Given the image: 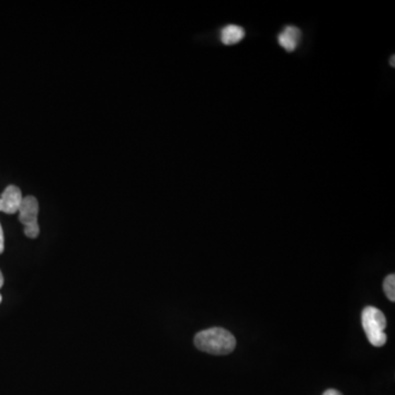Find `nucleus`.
I'll use <instances>...</instances> for the list:
<instances>
[{"instance_id": "obj_1", "label": "nucleus", "mask_w": 395, "mask_h": 395, "mask_svg": "<svg viewBox=\"0 0 395 395\" xmlns=\"http://www.w3.org/2000/svg\"><path fill=\"white\" fill-rule=\"evenodd\" d=\"M194 345L199 350L212 355H228L235 349V337L221 327L204 329L194 337Z\"/></svg>"}, {"instance_id": "obj_2", "label": "nucleus", "mask_w": 395, "mask_h": 395, "mask_svg": "<svg viewBox=\"0 0 395 395\" xmlns=\"http://www.w3.org/2000/svg\"><path fill=\"white\" fill-rule=\"evenodd\" d=\"M361 323L371 345L382 347L386 344L387 335L384 329L387 327V319L380 309L375 307H367L362 311Z\"/></svg>"}, {"instance_id": "obj_3", "label": "nucleus", "mask_w": 395, "mask_h": 395, "mask_svg": "<svg viewBox=\"0 0 395 395\" xmlns=\"http://www.w3.org/2000/svg\"><path fill=\"white\" fill-rule=\"evenodd\" d=\"M19 221L25 228V234L27 237L37 238L40 234L37 216H39V202L35 196H25L20 204Z\"/></svg>"}, {"instance_id": "obj_4", "label": "nucleus", "mask_w": 395, "mask_h": 395, "mask_svg": "<svg viewBox=\"0 0 395 395\" xmlns=\"http://www.w3.org/2000/svg\"><path fill=\"white\" fill-rule=\"evenodd\" d=\"M23 199L21 190L17 186L10 184L0 196V211L7 214L17 213Z\"/></svg>"}, {"instance_id": "obj_5", "label": "nucleus", "mask_w": 395, "mask_h": 395, "mask_svg": "<svg viewBox=\"0 0 395 395\" xmlns=\"http://www.w3.org/2000/svg\"><path fill=\"white\" fill-rule=\"evenodd\" d=\"M301 39H302V33L299 28L295 27V25H288L283 33L278 35V42H279L280 47L287 52L295 51Z\"/></svg>"}, {"instance_id": "obj_6", "label": "nucleus", "mask_w": 395, "mask_h": 395, "mask_svg": "<svg viewBox=\"0 0 395 395\" xmlns=\"http://www.w3.org/2000/svg\"><path fill=\"white\" fill-rule=\"evenodd\" d=\"M245 37V30L237 25H228L221 31V41L223 45H233L241 42Z\"/></svg>"}, {"instance_id": "obj_7", "label": "nucleus", "mask_w": 395, "mask_h": 395, "mask_svg": "<svg viewBox=\"0 0 395 395\" xmlns=\"http://www.w3.org/2000/svg\"><path fill=\"white\" fill-rule=\"evenodd\" d=\"M383 290L386 293L387 297L390 301L394 302L395 301V276L389 275L388 277L384 279V283H383Z\"/></svg>"}, {"instance_id": "obj_8", "label": "nucleus", "mask_w": 395, "mask_h": 395, "mask_svg": "<svg viewBox=\"0 0 395 395\" xmlns=\"http://www.w3.org/2000/svg\"><path fill=\"white\" fill-rule=\"evenodd\" d=\"M4 249H5V237H4L3 228L0 224V254L4 253Z\"/></svg>"}, {"instance_id": "obj_9", "label": "nucleus", "mask_w": 395, "mask_h": 395, "mask_svg": "<svg viewBox=\"0 0 395 395\" xmlns=\"http://www.w3.org/2000/svg\"><path fill=\"white\" fill-rule=\"evenodd\" d=\"M323 395H341V393L338 392V391L331 389V390L325 391L324 394Z\"/></svg>"}, {"instance_id": "obj_10", "label": "nucleus", "mask_w": 395, "mask_h": 395, "mask_svg": "<svg viewBox=\"0 0 395 395\" xmlns=\"http://www.w3.org/2000/svg\"><path fill=\"white\" fill-rule=\"evenodd\" d=\"M4 285V276L3 273H1V271H0V288L3 287Z\"/></svg>"}, {"instance_id": "obj_11", "label": "nucleus", "mask_w": 395, "mask_h": 395, "mask_svg": "<svg viewBox=\"0 0 395 395\" xmlns=\"http://www.w3.org/2000/svg\"><path fill=\"white\" fill-rule=\"evenodd\" d=\"M394 61H395V57L394 55H393V57H391V59H390V64L391 66L394 67Z\"/></svg>"}, {"instance_id": "obj_12", "label": "nucleus", "mask_w": 395, "mask_h": 395, "mask_svg": "<svg viewBox=\"0 0 395 395\" xmlns=\"http://www.w3.org/2000/svg\"><path fill=\"white\" fill-rule=\"evenodd\" d=\"M1 301H3V297H1V295H0V303H1Z\"/></svg>"}]
</instances>
